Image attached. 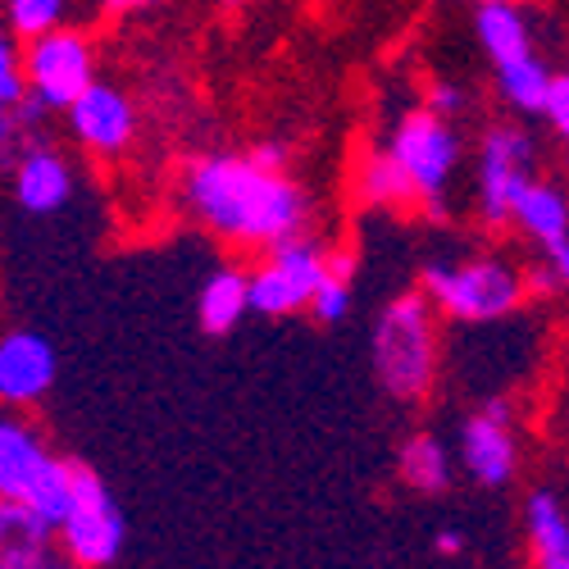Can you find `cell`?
Returning <instances> with one entry per match:
<instances>
[{"mask_svg":"<svg viewBox=\"0 0 569 569\" xmlns=\"http://www.w3.org/2000/svg\"><path fill=\"white\" fill-rule=\"evenodd\" d=\"M182 206L197 223L237 247H282L306 232L310 201L301 187L247 156H201L182 173Z\"/></svg>","mask_w":569,"mask_h":569,"instance_id":"6da1fadb","label":"cell"},{"mask_svg":"<svg viewBox=\"0 0 569 569\" xmlns=\"http://www.w3.org/2000/svg\"><path fill=\"white\" fill-rule=\"evenodd\" d=\"M429 292H406L373 323V373L392 401H423L438 373V328Z\"/></svg>","mask_w":569,"mask_h":569,"instance_id":"7a4b0ae2","label":"cell"},{"mask_svg":"<svg viewBox=\"0 0 569 569\" xmlns=\"http://www.w3.org/2000/svg\"><path fill=\"white\" fill-rule=\"evenodd\" d=\"M423 292L429 301L460 323H492L525 301V278L506 260H433L423 264Z\"/></svg>","mask_w":569,"mask_h":569,"instance_id":"3957f363","label":"cell"},{"mask_svg":"<svg viewBox=\"0 0 569 569\" xmlns=\"http://www.w3.org/2000/svg\"><path fill=\"white\" fill-rule=\"evenodd\" d=\"M388 151L401 160L410 187H415V201H423L433 219L447 214V187H451V173L460 164V137H456V123L438 110H415L397 123Z\"/></svg>","mask_w":569,"mask_h":569,"instance_id":"277c9868","label":"cell"},{"mask_svg":"<svg viewBox=\"0 0 569 569\" xmlns=\"http://www.w3.org/2000/svg\"><path fill=\"white\" fill-rule=\"evenodd\" d=\"M328 273H333V256L301 232L292 242L273 247L260 269H251V310L264 319H288L297 310H310Z\"/></svg>","mask_w":569,"mask_h":569,"instance_id":"5b68a950","label":"cell"},{"mask_svg":"<svg viewBox=\"0 0 569 569\" xmlns=\"http://www.w3.org/2000/svg\"><path fill=\"white\" fill-rule=\"evenodd\" d=\"M538 182V147L525 128L497 123L479 147V214L488 228L515 223L519 197Z\"/></svg>","mask_w":569,"mask_h":569,"instance_id":"8992f818","label":"cell"},{"mask_svg":"<svg viewBox=\"0 0 569 569\" xmlns=\"http://www.w3.org/2000/svg\"><path fill=\"white\" fill-rule=\"evenodd\" d=\"M123 510L114 506L110 488L97 469L73 465V510L60 525V547L82 569H110L123 551Z\"/></svg>","mask_w":569,"mask_h":569,"instance_id":"52a82bcc","label":"cell"},{"mask_svg":"<svg viewBox=\"0 0 569 569\" xmlns=\"http://www.w3.org/2000/svg\"><path fill=\"white\" fill-rule=\"evenodd\" d=\"M23 69H28V91H32V97H41L51 110H69L82 91L97 82L91 46L73 28H51L41 37H28Z\"/></svg>","mask_w":569,"mask_h":569,"instance_id":"ba28073f","label":"cell"},{"mask_svg":"<svg viewBox=\"0 0 569 569\" xmlns=\"http://www.w3.org/2000/svg\"><path fill=\"white\" fill-rule=\"evenodd\" d=\"M460 460L473 483L483 488H506L519 465V442H515V419L506 401H483L460 423Z\"/></svg>","mask_w":569,"mask_h":569,"instance_id":"9c48e42d","label":"cell"},{"mask_svg":"<svg viewBox=\"0 0 569 569\" xmlns=\"http://www.w3.org/2000/svg\"><path fill=\"white\" fill-rule=\"evenodd\" d=\"M64 114H69V132L97 156H119L137 137V110L110 82H91Z\"/></svg>","mask_w":569,"mask_h":569,"instance_id":"30bf717a","label":"cell"},{"mask_svg":"<svg viewBox=\"0 0 569 569\" xmlns=\"http://www.w3.org/2000/svg\"><path fill=\"white\" fill-rule=\"evenodd\" d=\"M14 197L28 214H60L73 197V169L51 141H23L14 156Z\"/></svg>","mask_w":569,"mask_h":569,"instance_id":"8fae6325","label":"cell"},{"mask_svg":"<svg viewBox=\"0 0 569 569\" xmlns=\"http://www.w3.org/2000/svg\"><path fill=\"white\" fill-rule=\"evenodd\" d=\"M56 383V347L41 333H10L0 342V401L32 406Z\"/></svg>","mask_w":569,"mask_h":569,"instance_id":"7c38bea8","label":"cell"},{"mask_svg":"<svg viewBox=\"0 0 569 569\" xmlns=\"http://www.w3.org/2000/svg\"><path fill=\"white\" fill-rule=\"evenodd\" d=\"M515 228L547 256L569 242V192L551 178H538L515 206Z\"/></svg>","mask_w":569,"mask_h":569,"instance_id":"4fadbf2b","label":"cell"},{"mask_svg":"<svg viewBox=\"0 0 569 569\" xmlns=\"http://www.w3.org/2000/svg\"><path fill=\"white\" fill-rule=\"evenodd\" d=\"M473 32H479L492 69L533 56L529 19H525V10H519L515 0H479V10H473Z\"/></svg>","mask_w":569,"mask_h":569,"instance_id":"5bb4252c","label":"cell"},{"mask_svg":"<svg viewBox=\"0 0 569 569\" xmlns=\"http://www.w3.org/2000/svg\"><path fill=\"white\" fill-rule=\"evenodd\" d=\"M251 310V273L247 269H214L206 278V288L197 297V315H201V328L210 338L219 333H232L237 323H242V315Z\"/></svg>","mask_w":569,"mask_h":569,"instance_id":"9a60e30c","label":"cell"},{"mask_svg":"<svg viewBox=\"0 0 569 569\" xmlns=\"http://www.w3.org/2000/svg\"><path fill=\"white\" fill-rule=\"evenodd\" d=\"M525 525H529L533 565L538 569H569V515H565L556 492H533L529 497Z\"/></svg>","mask_w":569,"mask_h":569,"instance_id":"2e32d148","label":"cell"},{"mask_svg":"<svg viewBox=\"0 0 569 569\" xmlns=\"http://www.w3.org/2000/svg\"><path fill=\"white\" fill-rule=\"evenodd\" d=\"M51 460V451L41 447V438L19 419L0 423V497H23V488L41 473V465Z\"/></svg>","mask_w":569,"mask_h":569,"instance_id":"e0dca14e","label":"cell"},{"mask_svg":"<svg viewBox=\"0 0 569 569\" xmlns=\"http://www.w3.org/2000/svg\"><path fill=\"white\" fill-rule=\"evenodd\" d=\"M497 73V91H501V101L515 110V114H547V97H551V82L556 73L542 64V56H525V60H510Z\"/></svg>","mask_w":569,"mask_h":569,"instance_id":"ac0fdd59","label":"cell"},{"mask_svg":"<svg viewBox=\"0 0 569 569\" xmlns=\"http://www.w3.org/2000/svg\"><path fill=\"white\" fill-rule=\"evenodd\" d=\"M397 469L401 479L415 488V492H447L451 488V451L442 447V438L433 433H415L406 438L401 456H397Z\"/></svg>","mask_w":569,"mask_h":569,"instance_id":"d6986e66","label":"cell"},{"mask_svg":"<svg viewBox=\"0 0 569 569\" xmlns=\"http://www.w3.org/2000/svg\"><path fill=\"white\" fill-rule=\"evenodd\" d=\"M360 192H365V201H373V206H401V201L415 197V187H410L401 160H397L392 151H383V156H373V160L365 164Z\"/></svg>","mask_w":569,"mask_h":569,"instance_id":"ffe728a7","label":"cell"},{"mask_svg":"<svg viewBox=\"0 0 569 569\" xmlns=\"http://www.w3.org/2000/svg\"><path fill=\"white\" fill-rule=\"evenodd\" d=\"M347 310H351V260H347V256H333V273H328L323 288L315 292L310 319H319V323H342Z\"/></svg>","mask_w":569,"mask_h":569,"instance_id":"44dd1931","label":"cell"},{"mask_svg":"<svg viewBox=\"0 0 569 569\" xmlns=\"http://www.w3.org/2000/svg\"><path fill=\"white\" fill-rule=\"evenodd\" d=\"M64 10L69 0H6V19H10V32L14 37H41L64 23Z\"/></svg>","mask_w":569,"mask_h":569,"instance_id":"7402d4cb","label":"cell"},{"mask_svg":"<svg viewBox=\"0 0 569 569\" xmlns=\"http://www.w3.org/2000/svg\"><path fill=\"white\" fill-rule=\"evenodd\" d=\"M28 101V69H23V56L14 51V41L6 37L0 46V106L14 110Z\"/></svg>","mask_w":569,"mask_h":569,"instance_id":"603a6c76","label":"cell"},{"mask_svg":"<svg viewBox=\"0 0 569 569\" xmlns=\"http://www.w3.org/2000/svg\"><path fill=\"white\" fill-rule=\"evenodd\" d=\"M533 292H556V288H569V242L547 251L542 256V269H533Z\"/></svg>","mask_w":569,"mask_h":569,"instance_id":"cb8c5ba5","label":"cell"},{"mask_svg":"<svg viewBox=\"0 0 569 569\" xmlns=\"http://www.w3.org/2000/svg\"><path fill=\"white\" fill-rule=\"evenodd\" d=\"M542 119L556 128V137L569 147V73H556L551 97H547V114H542Z\"/></svg>","mask_w":569,"mask_h":569,"instance_id":"d4e9b609","label":"cell"},{"mask_svg":"<svg viewBox=\"0 0 569 569\" xmlns=\"http://www.w3.org/2000/svg\"><path fill=\"white\" fill-rule=\"evenodd\" d=\"M429 110H438V114H447V119H456L460 110H465V97H460V87L456 82H429Z\"/></svg>","mask_w":569,"mask_h":569,"instance_id":"484cf974","label":"cell"},{"mask_svg":"<svg viewBox=\"0 0 569 569\" xmlns=\"http://www.w3.org/2000/svg\"><path fill=\"white\" fill-rule=\"evenodd\" d=\"M438 551H442V556H460V551H465V538H460L456 529H442V533H438Z\"/></svg>","mask_w":569,"mask_h":569,"instance_id":"4316f807","label":"cell"},{"mask_svg":"<svg viewBox=\"0 0 569 569\" xmlns=\"http://www.w3.org/2000/svg\"><path fill=\"white\" fill-rule=\"evenodd\" d=\"M37 569H82V565H78L73 556H56V551H51V556H46Z\"/></svg>","mask_w":569,"mask_h":569,"instance_id":"83f0119b","label":"cell"},{"mask_svg":"<svg viewBox=\"0 0 569 569\" xmlns=\"http://www.w3.org/2000/svg\"><path fill=\"white\" fill-rule=\"evenodd\" d=\"M114 10H137V6H147V0H110Z\"/></svg>","mask_w":569,"mask_h":569,"instance_id":"f1b7e54d","label":"cell"},{"mask_svg":"<svg viewBox=\"0 0 569 569\" xmlns=\"http://www.w3.org/2000/svg\"><path fill=\"white\" fill-rule=\"evenodd\" d=\"M228 6H251V0H228Z\"/></svg>","mask_w":569,"mask_h":569,"instance_id":"f546056e","label":"cell"}]
</instances>
